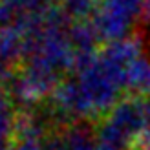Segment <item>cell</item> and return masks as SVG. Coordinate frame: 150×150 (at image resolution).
<instances>
[{
	"label": "cell",
	"instance_id": "cell-1",
	"mask_svg": "<svg viewBox=\"0 0 150 150\" xmlns=\"http://www.w3.org/2000/svg\"><path fill=\"white\" fill-rule=\"evenodd\" d=\"M141 11H145V0H101L93 28L104 39H126L130 26Z\"/></svg>",
	"mask_w": 150,
	"mask_h": 150
},
{
	"label": "cell",
	"instance_id": "cell-4",
	"mask_svg": "<svg viewBox=\"0 0 150 150\" xmlns=\"http://www.w3.org/2000/svg\"><path fill=\"white\" fill-rule=\"evenodd\" d=\"M15 121L11 110H9V103L0 92V143H6L7 137L13 136L15 132Z\"/></svg>",
	"mask_w": 150,
	"mask_h": 150
},
{
	"label": "cell",
	"instance_id": "cell-3",
	"mask_svg": "<svg viewBox=\"0 0 150 150\" xmlns=\"http://www.w3.org/2000/svg\"><path fill=\"white\" fill-rule=\"evenodd\" d=\"M126 90L132 95H139L150 99V61L146 57H139L126 71Z\"/></svg>",
	"mask_w": 150,
	"mask_h": 150
},
{
	"label": "cell",
	"instance_id": "cell-5",
	"mask_svg": "<svg viewBox=\"0 0 150 150\" xmlns=\"http://www.w3.org/2000/svg\"><path fill=\"white\" fill-rule=\"evenodd\" d=\"M11 150H44V141L39 137H15Z\"/></svg>",
	"mask_w": 150,
	"mask_h": 150
},
{
	"label": "cell",
	"instance_id": "cell-7",
	"mask_svg": "<svg viewBox=\"0 0 150 150\" xmlns=\"http://www.w3.org/2000/svg\"><path fill=\"white\" fill-rule=\"evenodd\" d=\"M44 150H70L68 141H66V136H53L44 141Z\"/></svg>",
	"mask_w": 150,
	"mask_h": 150
},
{
	"label": "cell",
	"instance_id": "cell-6",
	"mask_svg": "<svg viewBox=\"0 0 150 150\" xmlns=\"http://www.w3.org/2000/svg\"><path fill=\"white\" fill-rule=\"evenodd\" d=\"M68 4V9L75 15H86L90 9H92L93 0H66Z\"/></svg>",
	"mask_w": 150,
	"mask_h": 150
},
{
	"label": "cell",
	"instance_id": "cell-2",
	"mask_svg": "<svg viewBox=\"0 0 150 150\" xmlns=\"http://www.w3.org/2000/svg\"><path fill=\"white\" fill-rule=\"evenodd\" d=\"M51 84H53V71L35 66L31 71H28L15 82V93L24 103H35L50 92Z\"/></svg>",
	"mask_w": 150,
	"mask_h": 150
},
{
	"label": "cell",
	"instance_id": "cell-8",
	"mask_svg": "<svg viewBox=\"0 0 150 150\" xmlns=\"http://www.w3.org/2000/svg\"><path fill=\"white\" fill-rule=\"evenodd\" d=\"M145 17L146 18H150V0H145Z\"/></svg>",
	"mask_w": 150,
	"mask_h": 150
}]
</instances>
